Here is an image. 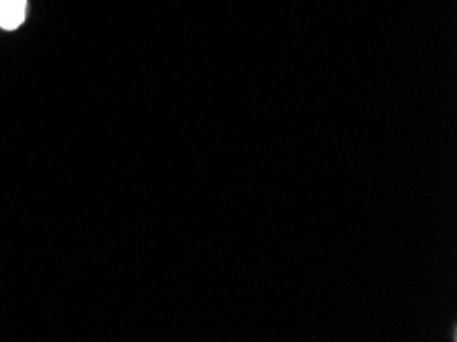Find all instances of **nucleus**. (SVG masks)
Returning a JSON list of instances; mask_svg holds the SVG:
<instances>
[{"label":"nucleus","instance_id":"1","mask_svg":"<svg viewBox=\"0 0 457 342\" xmlns=\"http://www.w3.org/2000/svg\"><path fill=\"white\" fill-rule=\"evenodd\" d=\"M29 0H0V29L15 31L27 19Z\"/></svg>","mask_w":457,"mask_h":342}]
</instances>
